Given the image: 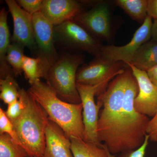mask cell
<instances>
[{
  "instance_id": "6da1fadb",
  "label": "cell",
  "mask_w": 157,
  "mask_h": 157,
  "mask_svg": "<svg viewBox=\"0 0 157 157\" xmlns=\"http://www.w3.org/2000/svg\"><path fill=\"white\" fill-rule=\"evenodd\" d=\"M126 69L114 77L98 96L97 103L102 108L99 113L97 128L98 140L100 143L104 142L113 155L123 151L122 118Z\"/></svg>"
},
{
  "instance_id": "7a4b0ae2",
  "label": "cell",
  "mask_w": 157,
  "mask_h": 157,
  "mask_svg": "<svg viewBox=\"0 0 157 157\" xmlns=\"http://www.w3.org/2000/svg\"><path fill=\"white\" fill-rule=\"evenodd\" d=\"M27 91L45 110L48 119L70 139L76 137L84 140L82 103L70 104L63 101L52 88L40 79L31 85Z\"/></svg>"
},
{
  "instance_id": "3957f363",
  "label": "cell",
  "mask_w": 157,
  "mask_h": 157,
  "mask_svg": "<svg viewBox=\"0 0 157 157\" xmlns=\"http://www.w3.org/2000/svg\"><path fill=\"white\" fill-rule=\"evenodd\" d=\"M122 118V135L123 151L134 150L144 142L149 118L136 111L134 101L139 88L130 67L126 69Z\"/></svg>"
},
{
  "instance_id": "277c9868",
  "label": "cell",
  "mask_w": 157,
  "mask_h": 157,
  "mask_svg": "<svg viewBox=\"0 0 157 157\" xmlns=\"http://www.w3.org/2000/svg\"><path fill=\"white\" fill-rule=\"evenodd\" d=\"M47 113L29 94L27 107L17 120L12 123L22 147L29 157H42L45 146Z\"/></svg>"
},
{
  "instance_id": "5b68a950",
  "label": "cell",
  "mask_w": 157,
  "mask_h": 157,
  "mask_svg": "<svg viewBox=\"0 0 157 157\" xmlns=\"http://www.w3.org/2000/svg\"><path fill=\"white\" fill-rule=\"evenodd\" d=\"M81 55L64 53L48 71L45 79L63 101L73 104L81 103L76 87V74L84 62Z\"/></svg>"
},
{
  "instance_id": "8992f818",
  "label": "cell",
  "mask_w": 157,
  "mask_h": 157,
  "mask_svg": "<svg viewBox=\"0 0 157 157\" xmlns=\"http://www.w3.org/2000/svg\"><path fill=\"white\" fill-rule=\"evenodd\" d=\"M56 43L65 49H78L98 58L103 45L83 27L70 20L54 26Z\"/></svg>"
},
{
  "instance_id": "52a82bcc",
  "label": "cell",
  "mask_w": 157,
  "mask_h": 157,
  "mask_svg": "<svg viewBox=\"0 0 157 157\" xmlns=\"http://www.w3.org/2000/svg\"><path fill=\"white\" fill-rule=\"evenodd\" d=\"M33 24L36 57L42 64L45 78L48 70L60 56L56 48L54 26L42 15L41 12L33 15Z\"/></svg>"
},
{
  "instance_id": "ba28073f",
  "label": "cell",
  "mask_w": 157,
  "mask_h": 157,
  "mask_svg": "<svg viewBox=\"0 0 157 157\" xmlns=\"http://www.w3.org/2000/svg\"><path fill=\"white\" fill-rule=\"evenodd\" d=\"M82 105V119L84 126L85 141L101 145L98 135L97 128L101 104H96L94 97L98 96L107 86L102 84L87 85L76 83Z\"/></svg>"
},
{
  "instance_id": "9c48e42d",
  "label": "cell",
  "mask_w": 157,
  "mask_h": 157,
  "mask_svg": "<svg viewBox=\"0 0 157 157\" xmlns=\"http://www.w3.org/2000/svg\"><path fill=\"white\" fill-rule=\"evenodd\" d=\"M152 19L147 15L144 22L135 32L131 41L126 45L121 46L103 45L98 58L113 63L123 62L128 66L131 64L136 52L151 38Z\"/></svg>"
},
{
  "instance_id": "30bf717a",
  "label": "cell",
  "mask_w": 157,
  "mask_h": 157,
  "mask_svg": "<svg viewBox=\"0 0 157 157\" xmlns=\"http://www.w3.org/2000/svg\"><path fill=\"white\" fill-rule=\"evenodd\" d=\"M129 66L123 62L113 63L101 58L79 68L76 74V83L95 86L102 84L107 86L114 77L123 73Z\"/></svg>"
},
{
  "instance_id": "8fae6325",
  "label": "cell",
  "mask_w": 157,
  "mask_h": 157,
  "mask_svg": "<svg viewBox=\"0 0 157 157\" xmlns=\"http://www.w3.org/2000/svg\"><path fill=\"white\" fill-rule=\"evenodd\" d=\"M73 20L98 40L108 41L111 39V15L109 6L106 3H99L90 10L82 11Z\"/></svg>"
},
{
  "instance_id": "7c38bea8",
  "label": "cell",
  "mask_w": 157,
  "mask_h": 157,
  "mask_svg": "<svg viewBox=\"0 0 157 157\" xmlns=\"http://www.w3.org/2000/svg\"><path fill=\"white\" fill-rule=\"evenodd\" d=\"M138 84V94L134 101L136 111L147 117L154 116L157 111V87L150 79L147 72L129 65Z\"/></svg>"
},
{
  "instance_id": "4fadbf2b",
  "label": "cell",
  "mask_w": 157,
  "mask_h": 157,
  "mask_svg": "<svg viewBox=\"0 0 157 157\" xmlns=\"http://www.w3.org/2000/svg\"><path fill=\"white\" fill-rule=\"evenodd\" d=\"M13 19L14 31L11 40L29 48H36L33 15L24 10L16 1L6 0Z\"/></svg>"
},
{
  "instance_id": "5bb4252c",
  "label": "cell",
  "mask_w": 157,
  "mask_h": 157,
  "mask_svg": "<svg viewBox=\"0 0 157 157\" xmlns=\"http://www.w3.org/2000/svg\"><path fill=\"white\" fill-rule=\"evenodd\" d=\"M83 11L80 2L75 0H43L41 13L54 26L73 20Z\"/></svg>"
},
{
  "instance_id": "9a60e30c",
  "label": "cell",
  "mask_w": 157,
  "mask_h": 157,
  "mask_svg": "<svg viewBox=\"0 0 157 157\" xmlns=\"http://www.w3.org/2000/svg\"><path fill=\"white\" fill-rule=\"evenodd\" d=\"M45 135V146L42 157H73L70 138L49 119Z\"/></svg>"
},
{
  "instance_id": "2e32d148",
  "label": "cell",
  "mask_w": 157,
  "mask_h": 157,
  "mask_svg": "<svg viewBox=\"0 0 157 157\" xmlns=\"http://www.w3.org/2000/svg\"><path fill=\"white\" fill-rule=\"evenodd\" d=\"M8 12L5 8L0 11V78L12 73L6 61L7 50L10 45V32L8 25Z\"/></svg>"
},
{
  "instance_id": "e0dca14e",
  "label": "cell",
  "mask_w": 157,
  "mask_h": 157,
  "mask_svg": "<svg viewBox=\"0 0 157 157\" xmlns=\"http://www.w3.org/2000/svg\"><path fill=\"white\" fill-rule=\"evenodd\" d=\"M131 64L139 70L147 72L157 66V42L149 40L136 52Z\"/></svg>"
},
{
  "instance_id": "ac0fdd59",
  "label": "cell",
  "mask_w": 157,
  "mask_h": 157,
  "mask_svg": "<svg viewBox=\"0 0 157 157\" xmlns=\"http://www.w3.org/2000/svg\"><path fill=\"white\" fill-rule=\"evenodd\" d=\"M70 139L73 157H109V152L104 144L98 145L76 137Z\"/></svg>"
},
{
  "instance_id": "d6986e66",
  "label": "cell",
  "mask_w": 157,
  "mask_h": 157,
  "mask_svg": "<svg viewBox=\"0 0 157 157\" xmlns=\"http://www.w3.org/2000/svg\"><path fill=\"white\" fill-rule=\"evenodd\" d=\"M117 6L132 19L143 24L147 16V0H117Z\"/></svg>"
},
{
  "instance_id": "ffe728a7",
  "label": "cell",
  "mask_w": 157,
  "mask_h": 157,
  "mask_svg": "<svg viewBox=\"0 0 157 157\" xmlns=\"http://www.w3.org/2000/svg\"><path fill=\"white\" fill-rule=\"evenodd\" d=\"M13 73L9 74L6 78L0 79V98L8 105L19 98L20 89Z\"/></svg>"
},
{
  "instance_id": "44dd1931",
  "label": "cell",
  "mask_w": 157,
  "mask_h": 157,
  "mask_svg": "<svg viewBox=\"0 0 157 157\" xmlns=\"http://www.w3.org/2000/svg\"><path fill=\"white\" fill-rule=\"evenodd\" d=\"M25 46L17 43H10L6 54V61L10 66L14 76L21 75L23 72V59Z\"/></svg>"
},
{
  "instance_id": "7402d4cb",
  "label": "cell",
  "mask_w": 157,
  "mask_h": 157,
  "mask_svg": "<svg viewBox=\"0 0 157 157\" xmlns=\"http://www.w3.org/2000/svg\"><path fill=\"white\" fill-rule=\"evenodd\" d=\"M22 70L25 78L31 85L40 78L45 77V73L40 60L38 58H32L25 55L23 59Z\"/></svg>"
},
{
  "instance_id": "603a6c76",
  "label": "cell",
  "mask_w": 157,
  "mask_h": 157,
  "mask_svg": "<svg viewBox=\"0 0 157 157\" xmlns=\"http://www.w3.org/2000/svg\"><path fill=\"white\" fill-rule=\"evenodd\" d=\"M0 157H29L22 146L6 134H0Z\"/></svg>"
},
{
  "instance_id": "cb8c5ba5",
  "label": "cell",
  "mask_w": 157,
  "mask_h": 157,
  "mask_svg": "<svg viewBox=\"0 0 157 157\" xmlns=\"http://www.w3.org/2000/svg\"><path fill=\"white\" fill-rule=\"evenodd\" d=\"M29 97L28 91L21 89L18 100L8 105L5 113L11 122L18 119L25 112L27 107Z\"/></svg>"
},
{
  "instance_id": "d4e9b609",
  "label": "cell",
  "mask_w": 157,
  "mask_h": 157,
  "mask_svg": "<svg viewBox=\"0 0 157 157\" xmlns=\"http://www.w3.org/2000/svg\"><path fill=\"white\" fill-rule=\"evenodd\" d=\"M3 134L9 135L17 144L22 146L12 123L7 117L5 111L0 108V134Z\"/></svg>"
},
{
  "instance_id": "484cf974",
  "label": "cell",
  "mask_w": 157,
  "mask_h": 157,
  "mask_svg": "<svg viewBox=\"0 0 157 157\" xmlns=\"http://www.w3.org/2000/svg\"><path fill=\"white\" fill-rule=\"evenodd\" d=\"M18 5L32 15L41 11L43 0H17Z\"/></svg>"
},
{
  "instance_id": "4316f807",
  "label": "cell",
  "mask_w": 157,
  "mask_h": 157,
  "mask_svg": "<svg viewBox=\"0 0 157 157\" xmlns=\"http://www.w3.org/2000/svg\"><path fill=\"white\" fill-rule=\"evenodd\" d=\"M149 140V136L146 135L144 142L140 147L134 150L122 152L119 154L117 157H144Z\"/></svg>"
},
{
  "instance_id": "83f0119b",
  "label": "cell",
  "mask_w": 157,
  "mask_h": 157,
  "mask_svg": "<svg viewBox=\"0 0 157 157\" xmlns=\"http://www.w3.org/2000/svg\"><path fill=\"white\" fill-rule=\"evenodd\" d=\"M146 132L149 136L150 140L157 143V111L154 116L150 120Z\"/></svg>"
},
{
  "instance_id": "f1b7e54d",
  "label": "cell",
  "mask_w": 157,
  "mask_h": 157,
  "mask_svg": "<svg viewBox=\"0 0 157 157\" xmlns=\"http://www.w3.org/2000/svg\"><path fill=\"white\" fill-rule=\"evenodd\" d=\"M147 15L157 20V0H147Z\"/></svg>"
},
{
  "instance_id": "f546056e",
  "label": "cell",
  "mask_w": 157,
  "mask_h": 157,
  "mask_svg": "<svg viewBox=\"0 0 157 157\" xmlns=\"http://www.w3.org/2000/svg\"><path fill=\"white\" fill-rule=\"evenodd\" d=\"M147 73L150 80L157 87V66L148 70Z\"/></svg>"
},
{
  "instance_id": "4dcf8cb0",
  "label": "cell",
  "mask_w": 157,
  "mask_h": 157,
  "mask_svg": "<svg viewBox=\"0 0 157 157\" xmlns=\"http://www.w3.org/2000/svg\"><path fill=\"white\" fill-rule=\"evenodd\" d=\"M151 38L157 42V20H154L151 29Z\"/></svg>"
},
{
  "instance_id": "1f68e13d",
  "label": "cell",
  "mask_w": 157,
  "mask_h": 157,
  "mask_svg": "<svg viewBox=\"0 0 157 157\" xmlns=\"http://www.w3.org/2000/svg\"><path fill=\"white\" fill-rule=\"evenodd\" d=\"M116 155H113L111 154L110 152L109 153V157H115Z\"/></svg>"
}]
</instances>
